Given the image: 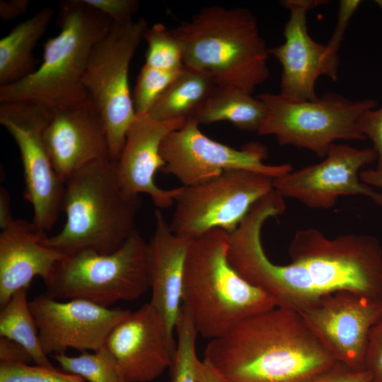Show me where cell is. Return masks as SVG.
Returning <instances> with one entry per match:
<instances>
[{"label": "cell", "instance_id": "2e32d148", "mask_svg": "<svg viewBox=\"0 0 382 382\" xmlns=\"http://www.w3.org/2000/svg\"><path fill=\"white\" fill-rule=\"evenodd\" d=\"M327 1L283 0L281 4L289 11L284 28V42L269 48L282 66L280 93L306 100L318 98L316 84L320 76L336 81L340 66L339 54L327 45L319 43L310 36L307 28V13Z\"/></svg>", "mask_w": 382, "mask_h": 382}, {"label": "cell", "instance_id": "836d02e7", "mask_svg": "<svg viewBox=\"0 0 382 382\" xmlns=\"http://www.w3.org/2000/svg\"><path fill=\"white\" fill-rule=\"evenodd\" d=\"M359 0H341L339 3L337 19L333 33L326 44L330 50L339 52L349 23L361 4Z\"/></svg>", "mask_w": 382, "mask_h": 382}, {"label": "cell", "instance_id": "3957f363", "mask_svg": "<svg viewBox=\"0 0 382 382\" xmlns=\"http://www.w3.org/2000/svg\"><path fill=\"white\" fill-rule=\"evenodd\" d=\"M228 247L229 234L213 229L192 238L185 261L182 306L198 334L211 340L276 307L231 265Z\"/></svg>", "mask_w": 382, "mask_h": 382}, {"label": "cell", "instance_id": "d6986e66", "mask_svg": "<svg viewBox=\"0 0 382 382\" xmlns=\"http://www.w3.org/2000/svg\"><path fill=\"white\" fill-rule=\"evenodd\" d=\"M186 121L183 119L158 121L148 115H136L119 158L115 162L117 179L124 192L133 196L146 194L156 209L161 210L175 203L183 186L162 189L156 184L154 177L165 166L160 154L163 140L173 131L181 128Z\"/></svg>", "mask_w": 382, "mask_h": 382}, {"label": "cell", "instance_id": "7c38bea8", "mask_svg": "<svg viewBox=\"0 0 382 382\" xmlns=\"http://www.w3.org/2000/svg\"><path fill=\"white\" fill-rule=\"evenodd\" d=\"M160 154L165 162L161 171L174 175L185 187L205 182L226 170H248L273 179L293 170L289 163H265L267 149L263 144L250 142L241 149L232 148L204 135L192 119L164 138Z\"/></svg>", "mask_w": 382, "mask_h": 382}, {"label": "cell", "instance_id": "5bb4252c", "mask_svg": "<svg viewBox=\"0 0 382 382\" xmlns=\"http://www.w3.org/2000/svg\"><path fill=\"white\" fill-rule=\"evenodd\" d=\"M299 315L337 361L354 370L365 369L369 334L382 318V299L338 291L322 297Z\"/></svg>", "mask_w": 382, "mask_h": 382}, {"label": "cell", "instance_id": "277c9868", "mask_svg": "<svg viewBox=\"0 0 382 382\" xmlns=\"http://www.w3.org/2000/svg\"><path fill=\"white\" fill-rule=\"evenodd\" d=\"M185 66L253 94L269 77V52L248 8L211 6L172 30Z\"/></svg>", "mask_w": 382, "mask_h": 382}, {"label": "cell", "instance_id": "e575fe53", "mask_svg": "<svg viewBox=\"0 0 382 382\" xmlns=\"http://www.w3.org/2000/svg\"><path fill=\"white\" fill-rule=\"evenodd\" d=\"M308 382H373V379L366 369L354 370L337 362L332 369Z\"/></svg>", "mask_w": 382, "mask_h": 382}, {"label": "cell", "instance_id": "f1b7e54d", "mask_svg": "<svg viewBox=\"0 0 382 382\" xmlns=\"http://www.w3.org/2000/svg\"><path fill=\"white\" fill-rule=\"evenodd\" d=\"M182 69L178 71H166L144 64L132 95L136 115L148 114Z\"/></svg>", "mask_w": 382, "mask_h": 382}, {"label": "cell", "instance_id": "ac0fdd59", "mask_svg": "<svg viewBox=\"0 0 382 382\" xmlns=\"http://www.w3.org/2000/svg\"><path fill=\"white\" fill-rule=\"evenodd\" d=\"M42 139L54 169L65 182L84 166L110 158L103 117L88 96L53 110Z\"/></svg>", "mask_w": 382, "mask_h": 382}, {"label": "cell", "instance_id": "1f68e13d", "mask_svg": "<svg viewBox=\"0 0 382 382\" xmlns=\"http://www.w3.org/2000/svg\"><path fill=\"white\" fill-rule=\"evenodd\" d=\"M359 129L361 133L369 139L377 154V165L375 169L382 171V105L364 112L360 117Z\"/></svg>", "mask_w": 382, "mask_h": 382}, {"label": "cell", "instance_id": "83f0119b", "mask_svg": "<svg viewBox=\"0 0 382 382\" xmlns=\"http://www.w3.org/2000/svg\"><path fill=\"white\" fill-rule=\"evenodd\" d=\"M175 350L169 367L170 382H197L196 338L198 332L192 320L182 316L175 327Z\"/></svg>", "mask_w": 382, "mask_h": 382}, {"label": "cell", "instance_id": "e0dca14e", "mask_svg": "<svg viewBox=\"0 0 382 382\" xmlns=\"http://www.w3.org/2000/svg\"><path fill=\"white\" fill-rule=\"evenodd\" d=\"M105 346L127 382H151L170 367L176 342L149 303L120 321Z\"/></svg>", "mask_w": 382, "mask_h": 382}, {"label": "cell", "instance_id": "5b68a950", "mask_svg": "<svg viewBox=\"0 0 382 382\" xmlns=\"http://www.w3.org/2000/svg\"><path fill=\"white\" fill-rule=\"evenodd\" d=\"M115 162L96 161L66 180V222L60 232L45 238L46 245L66 256L83 250L106 254L120 248L136 230L141 199L122 190Z\"/></svg>", "mask_w": 382, "mask_h": 382}, {"label": "cell", "instance_id": "7a4b0ae2", "mask_svg": "<svg viewBox=\"0 0 382 382\" xmlns=\"http://www.w3.org/2000/svg\"><path fill=\"white\" fill-rule=\"evenodd\" d=\"M204 359L226 382H308L338 362L298 313L278 307L212 339Z\"/></svg>", "mask_w": 382, "mask_h": 382}, {"label": "cell", "instance_id": "9c48e42d", "mask_svg": "<svg viewBox=\"0 0 382 382\" xmlns=\"http://www.w3.org/2000/svg\"><path fill=\"white\" fill-rule=\"evenodd\" d=\"M143 18L112 23L91 53L83 83L105 127L110 158L117 161L136 118L129 82V66L148 28Z\"/></svg>", "mask_w": 382, "mask_h": 382}, {"label": "cell", "instance_id": "60d3db41", "mask_svg": "<svg viewBox=\"0 0 382 382\" xmlns=\"http://www.w3.org/2000/svg\"><path fill=\"white\" fill-rule=\"evenodd\" d=\"M375 2L378 6H380V8L382 10V0H377V1H375Z\"/></svg>", "mask_w": 382, "mask_h": 382}, {"label": "cell", "instance_id": "d4e9b609", "mask_svg": "<svg viewBox=\"0 0 382 382\" xmlns=\"http://www.w3.org/2000/svg\"><path fill=\"white\" fill-rule=\"evenodd\" d=\"M0 336L23 347L36 365L54 368L41 347L38 329L28 301V289L14 293L1 307Z\"/></svg>", "mask_w": 382, "mask_h": 382}, {"label": "cell", "instance_id": "ba28073f", "mask_svg": "<svg viewBox=\"0 0 382 382\" xmlns=\"http://www.w3.org/2000/svg\"><path fill=\"white\" fill-rule=\"evenodd\" d=\"M257 97L267 108L257 134L274 136L280 145L306 149L322 158L338 140L366 139L358 122L364 112L376 107L374 99L352 100L336 93H324L315 100L280 93Z\"/></svg>", "mask_w": 382, "mask_h": 382}, {"label": "cell", "instance_id": "603a6c76", "mask_svg": "<svg viewBox=\"0 0 382 382\" xmlns=\"http://www.w3.org/2000/svg\"><path fill=\"white\" fill-rule=\"evenodd\" d=\"M266 115V106L257 96L236 86L216 84L190 119L199 125L227 121L241 130L257 133Z\"/></svg>", "mask_w": 382, "mask_h": 382}, {"label": "cell", "instance_id": "8992f818", "mask_svg": "<svg viewBox=\"0 0 382 382\" xmlns=\"http://www.w3.org/2000/svg\"><path fill=\"white\" fill-rule=\"evenodd\" d=\"M59 34L44 45L42 64L16 83L0 86V103L29 100L54 110L88 97L83 79L94 46L112 21L83 0L60 1Z\"/></svg>", "mask_w": 382, "mask_h": 382}, {"label": "cell", "instance_id": "30bf717a", "mask_svg": "<svg viewBox=\"0 0 382 382\" xmlns=\"http://www.w3.org/2000/svg\"><path fill=\"white\" fill-rule=\"evenodd\" d=\"M274 190L273 178L232 170L205 182L183 186L170 222L177 235L195 238L213 229L233 232L253 206Z\"/></svg>", "mask_w": 382, "mask_h": 382}, {"label": "cell", "instance_id": "cb8c5ba5", "mask_svg": "<svg viewBox=\"0 0 382 382\" xmlns=\"http://www.w3.org/2000/svg\"><path fill=\"white\" fill-rule=\"evenodd\" d=\"M216 86L209 76L184 64L147 115L158 121L190 119Z\"/></svg>", "mask_w": 382, "mask_h": 382}, {"label": "cell", "instance_id": "9a60e30c", "mask_svg": "<svg viewBox=\"0 0 382 382\" xmlns=\"http://www.w3.org/2000/svg\"><path fill=\"white\" fill-rule=\"evenodd\" d=\"M29 306L47 355L65 354L69 348L98 351L111 330L131 312L81 299L59 301L45 294L29 301Z\"/></svg>", "mask_w": 382, "mask_h": 382}, {"label": "cell", "instance_id": "f35d334b", "mask_svg": "<svg viewBox=\"0 0 382 382\" xmlns=\"http://www.w3.org/2000/svg\"><path fill=\"white\" fill-rule=\"evenodd\" d=\"M13 218L11 214V197L9 192L4 187H0V228H5Z\"/></svg>", "mask_w": 382, "mask_h": 382}, {"label": "cell", "instance_id": "4dcf8cb0", "mask_svg": "<svg viewBox=\"0 0 382 382\" xmlns=\"http://www.w3.org/2000/svg\"><path fill=\"white\" fill-rule=\"evenodd\" d=\"M112 23H122L133 20L132 17L139 6L137 0H83Z\"/></svg>", "mask_w": 382, "mask_h": 382}, {"label": "cell", "instance_id": "d590c367", "mask_svg": "<svg viewBox=\"0 0 382 382\" xmlns=\"http://www.w3.org/2000/svg\"><path fill=\"white\" fill-rule=\"evenodd\" d=\"M34 362L31 356L18 343L5 337L0 339V364H25Z\"/></svg>", "mask_w": 382, "mask_h": 382}, {"label": "cell", "instance_id": "74e56055", "mask_svg": "<svg viewBox=\"0 0 382 382\" xmlns=\"http://www.w3.org/2000/svg\"><path fill=\"white\" fill-rule=\"evenodd\" d=\"M197 382H226L217 371L204 359L197 364Z\"/></svg>", "mask_w": 382, "mask_h": 382}, {"label": "cell", "instance_id": "7402d4cb", "mask_svg": "<svg viewBox=\"0 0 382 382\" xmlns=\"http://www.w3.org/2000/svg\"><path fill=\"white\" fill-rule=\"evenodd\" d=\"M54 15V8H44L0 40V86L21 81L36 69L33 50Z\"/></svg>", "mask_w": 382, "mask_h": 382}, {"label": "cell", "instance_id": "484cf974", "mask_svg": "<svg viewBox=\"0 0 382 382\" xmlns=\"http://www.w3.org/2000/svg\"><path fill=\"white\" fill-rule=\"evenodd\" d=\"M52 358L63 371L78 375L87 382H127L105 345L93 353L85 352L76 357L58 354Z\"/></svg>", "mask_w": 382, "mask_h": 382}, {"label": "cell", "instance_id": "8d00e7d4", "mask_svg": "<svg viewBox=\"0 0 382 382\" xmlns=\"http://www.w3.org/2000/svg\"><path fill=\"white\" fill-rule=\"evenodd\" d=\"M28 0H1L0 17L3 21H12L25 13L29 6Z\"/></svg>", "mask_w": 382, "mask_h": 382}, {"label": "cell", "instance_id": "6da1fadb", "mask_svg": "<svg viewBox=\"0 0 382 382\" xmlns=\"http://www.w3.org/2000/svg\"><path fill=\"white\" fill-rule=\"evenodd\" d=\"M274 215L271 205L257 202L229 233L228 259L276 307L299 314L322 297L343 291L382 299V246L376 238L348 233L329 238L315 228L300 229L288 248L291 262L277 265L261 239L262 226Z\"/></svg>", "mask_w": 382, "mask_h": 382}, {"label": "cell", "instance_id": "4316f807", "mask_svg": "<svg viewBox=\"0 0 382 382\" xmlns=\"http://www.w3.org/2000/svg\"><path fill=\"white\" fill-rule=\"evenodd\" d=\"M144 40L147 44L145 65L166 71L183 67V49L173 30L162 23H155L147 28Z\"/></svg>", "mask_w": 382, "mask_h": 382}, {"label": "cell", "instance_id": "ffe728a7", "mask_svg": "<svg viewBox=\"0 0 382 382\" xmlns=\"http://www.w3.org/2000/svg\"><path fill=\"white\" fill-rule=\"evenodd\" d=\"M155 227L146 242V267L151 299L149 303L173 331L182 307L185 261L192 238L175 234L162 212L154 213Z\"/></svg>", "mask_w": 382, "mask_h": 382}, {"label": "cell", "instance_id": "52a82bcc", "mask_svg": "<svg viewBox=\"0 0 382 382\" xmlns=\"http://www.w3.org/2000/svg\"><path fill=\"white\" fill-rule=\"evenodd\" d=\"M45 284V294L57 300L81 299L107 308L134 300L149 288L146 242L136 229L114 252L66 256Z\"/></svg>", "mask_w": 382, "mask_h": 382}, {"label": "cell", "instance_id": "d6a6232c", "mask_svg": "<svg viewBox=\"0 0 382 382\" xmlns=\"http://www.w3.org/2000/svg\"><path fill=\"white\" fill-rule=\"evenodd\" d=\"M364 369L371 374L373 382H382V318L370 332Z\"/></svg>", "mask_w": 382, "mask_h": 382}, {"label": "cell", "instance_id": "44dd1931", "mask_svg": "<svg viewBox=\"0 0 382 382\" xmlns=\"http://www.w3.org/2000/svg\"><path fill=\"white\" fill-rule=\"evenodd\" d=\"M45 232L24 219L13 221L0 233V305L16 291L30 287L35 277L44 283L54 266L66 257L45 244Z\"/></svg>", "mask_w": 382, "mask_h": 382}, {"label": "cell", "instance_id": "8fae6325", "mask_svg": "<svg viewBox=\"0 0 382 382\" xmlns=\"http://www.w3.org/2000/svg\"><path fill=\"white\" fill-rule=\"evenodd\" d=\"M52 113L45 105L29 100L0 105V123L16 141L21 154L24 197L34 212L32 223L42 232L55 224L65 192V181L54 169L42 139Z\"/></svg>", "mask_w": 382, "mask_h": 382}, {"label": "cell", "instance_id": "f546056e", "mask_svg": "<svg viewBox=\"0 0 382 382\" xmlns=\"http://www.w3.org/2000/svg\"><path fill=\"white\" fill-rule=\"evenodd\" d=\"M0 382H87L54 368L25 364H0Z\"/></svg>", "mask_w": 382, "mask_h": 382}, {"label": "cell", "instance_id": "ab89813d", "mask_svg": "<svg viewBox=\"0 0 382 382\" xmlns=\"http://www.w3.org/2000/svg\"><path fill=\"white\" fill-rule=\"evenodd\" d=\"M360 179L369 186L382 190V171L376 169H366L360 172Z\"/></svg>", "mask_w": 382, "mask_h": 382}, {"label": "cell", "instance_id": "4fadbf2b", "mask_svg": "<svg viewBox=\"0 0 382 382\" xmlns=\"http://www.w3.org/2000/svg\"><path fill=\"white\" fill-rule=\"evenodd\" d=\"M376 160L374 148L335 143L321 162L274 178L273 187L282 197L313 209H330L339 197L349 195H363L382 206V192L359 177L360 170Z\"/></svg>", "mask_w": 382, "mask_h": 382}]
</instances>
